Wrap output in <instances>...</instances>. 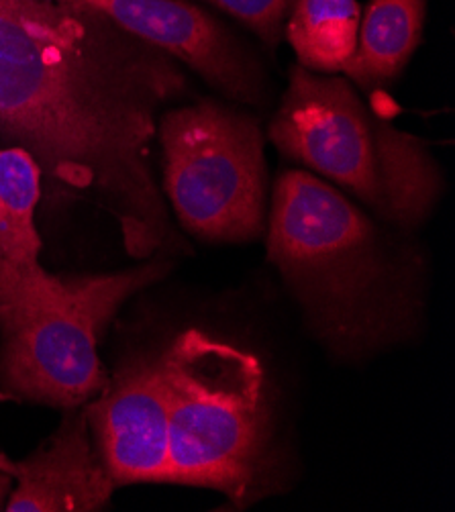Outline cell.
<instances>
[{
    "mask_svg": "<svg viewBox=\"0 0 455 512\" xmlns=\"http://www.w3.org/2000/svg\"><path fill=\"white\" fill-rule=\"evenodd\" d=\"M100 394L84 413L115 486L170 484L168 392L160 364H127Z\"/></svg>",
    "mask_w": 455,
    "mask_h": 512,
    "instance_id": "cell-8",
    "label": "cell"
},
{
    "mask_svg": "<svg viewBox=\"0 0 455 512\" xmlns=\"http://www.w3.org/2000/svg\"><path fill=\"white\" fill-rule=\"evenodd\" d=\"M268 135L284 158L329 178L400 229L417 227L443 188L423 141L370 111L345 78L292 66Z\"/></svg>",
    "mask_w": 455,
    "mask_h": 512,
    "instance_id": "cell-3",
    "label": "cell"
},
{
    "mask_svg": "<svg viewBox=\"0 0 455 512\" xmlns=\"http://www.w3.org/2000/svg\"><path fill=\"white\" fill-rule=\"evenodd\" d=\"M184 92L176 58L98 11L0 0V137L31 153L54 194L107 211L137 260L180 247L151 139Z\"/></svg>",
    "mask_w": 455,
    "mask_h": 512,
    "instance_id": "cell-1",
    "label": "cell"
},
{
    "mask_svg": "<svg viewBox=\"0 0 455 512\" xmlns=\"http://www.w3.org/2000/svg\"><path fill=\"white\" fill-rule=\"evenodd\" d=\"M360 19L358 0H294L284 31L298 66L341 72L356 51Z\"/></svg>",
    "mask_w": 455,
    "mask_h": 512,
    "instance_id": "cell-12",
    "label": "cell"
},
{
    "mask_svg": "<svg viewBox=\"0 0 455 512\" xmlns=\"http://www.w3.org/2000/svg\"><path fill=\"white\" fill-rule=\"evenodd\" d=\"M164 190L180 225L207 241H251L266 215L264 135L256 119L202 100L160 115Z\"/></svg>",
    "mask_w": 455,
    "mask_h": 512,
    "instance_id": "cell-6",
    "label": "cell"
},
{
    "mask_svg": "<svg viewBox=\"0 0 455 512\" xmlns=\"http://www.w3.org/2000/svg\"><path fill=\"white\" fill-rule=\"evenodd\" d=\"M41 168L23 147L0 149V262L21 278L45 272L35 209L41 200Z\"/></svg>",
    "mask_w": 455,
    "mask_h": 512,
    "instance_id": "cell-11",
    "label": "cell"
},
{
    "mask_svg": "<svg viewBox=\"0 0 455 512\" xmlns=\"http://www.w3.org/2000/svg\"><path fill=\"white\" fill-rule=\"evenodd\" d=\"M158 364L168 392L170 484L245 502L260 478L268 435L264 366L198 329L178 335Z\"/></svg>",
    "mask_w": 455,
    "mask_h": 512,
    "instance_id": "cell-4",
    "label": "cell"
},
{
    "mask_svg": "<svg viewBox=\"0 0 455 512\" xmlns=\"http://www.w3.org/2000/svg\"><path fill=\"white\" fill-rule=\"evenodd\" d=\"M98 11L127 33L160 47L225 96L249 105L266 100V74L245 45L188 0H54Z\"/></svg>",
    "mask_w": 455,
    "mask_h": 512,
    "instance_id": "cell-7",
    "label": "cell"
},
{
    "mask_svg": "<svg viewBox=\"0 0 455 512\" xmlns=\"http://www.w3.org/2000/svg\"><path fill=\"white\" fill-rule=\"evenodd\" d=\"M15 470H17V464L11 462V459L5 453H0V472H7L15 478Z\"/></svg>",
    "mask_w": 455,
    "mask_h": 512,
    "instance_id": "cell-15",
    "label": "cell"
},
{
    "mask_svg": "<svg viewBox=\"0 0 455 512\" xmlns=\"http://www.w3.org/2000/svg\"><path fill=\"white\" fill-rule=\"evenodd\" d=\"M425 11L427 0H370L343 72L366 90L396 80L421 43Z\"/></svg>",
    "mask_w": 455,
    "mask_h": 512,
    "instance_id": "cell-10",
    "label": "cell"
},
{
    "mask_svg": "<svg viewBox=\"0 0 455 512\" xmlns=\"http://www.w3.org/2000/svg\"><path fill=\"white\" fill-rule=\"evenodd\" d=\"M143 268L70 278L45 296L0 306V396L78 408L109 384L98 341L119 306L160 278Z\"/></svg>",
    "mask_w": 455,
    "mask_h": 512,
    "instance_id": "cell-5",
    "label": "cell"
},
{
    "mask_svg": "<svg viewBox=\"0 0 455 512\" xmlns=\"http://www.w3.org/2000/svg\"><path fill=\"white\" fill-rule=\"evenodd\" d=\"M268 258L315 333L343 355L366 353L411 329V280L374 221L305 170H286L274 184Z\"/></svg>",
    "mask_w": 455,
    "mask_h": 512,
    "instance_id": "cell-2",
    "label": "cell"
},
{
    "mask_svg": "<svg viewBox=\"0 0 455 512\" xmlns=\"http://www.w3.org/2000/svg\"><path fill=\"white\" fill-rule=\"evenodd\" d=\"M211 5L235 17L260 39L276 45L284 35L294 0H209Z\"/></svg>",
    "mask_w": 455,
    "mask_h": 512,
    "instance_id": "cell-13",
    "label": "cell"
},
{
    "mask_svg": "<svg viewBox=\"0 0 455 512\" xmlns=\"http://www.w3.org/2000/svg\"><path fill=\"white\" fill-rule=\"evenodd\" d=\"M56 278L58 276L49 272H41L33 278H21L7 264L0 262V306L41 294V290H47L49 286L56 284Z\"/></svg>",
    "mask_w": 455,
    "mask_h": 512,
    "instance_id": "cell-14",
    "label": "cell"
},
{
    "mask_svg": "<svg viewBox=\"0 0 455 512\" xmlns=\"http://www.w3.org/2000/svg\"><path fill=\"white\" fill-rule=\"evenodd\" d=\"M17 488L9 512H80L105 508L115 482L109 476L84 411L68 408L60 429L35 453L17 464Z\"/></svg>",
    "mask_w": 455,
    "mask_h": 512,
    "instance_id": "cell-9",
    "label": "cell"
}]
</instances>
